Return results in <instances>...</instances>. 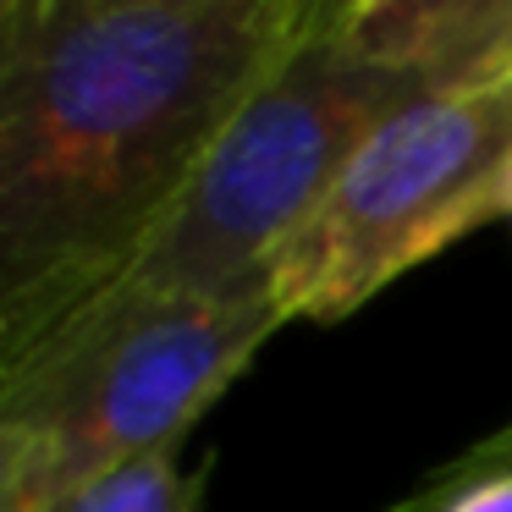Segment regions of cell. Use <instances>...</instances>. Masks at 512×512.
I'll return each mask as SVG.
<instances>
[{
  "mask_svg": "<svg viewBox=\"0 0 512 512\" xmlns=\"http://www.w3.org/2000/svg\"><path fill=\"white\" fill-rule=\"evenodd\" d=\"M309 17L314 0L0 6V369L133 265Z\"/></svg>",
  "mask_w": 512,
  "mask_h": 512,
  "instance_id": "cell-1",
  "label": "cell"
},
{
  "mask_svg": "<svg viewBox=\"0 0 512 512\" xmlns=\"http://www.w3.org/2000/svg\"><path fill=\"white\" fill-rule=\"evenodd\" d=\"M424 100L430 94L413 78L380 67L347 39L342 0H314L303 34L221 133L166 226L72 320H122L265 281L270 259L320 210L347 160L391 116Z\"/></svg>",
  "mask_w": 512,
  "mask_h": 512,
  "instance_id": "cell-2",
  "label": "cell"
},
{
  "mask_svg": "<svg viewBox=\"0 0 512 512\" xmlns=\"http://www.w3.org/2000/svg\"><path fill=\"white\" fill-rule=\"evenodd\" d=\"M281 325L270 276L204 303L67 320L0 369V512H50L94 479L182 446Z\"/></svg>",
  "mask_w": 512,
  "mask_h": 512,
  "instance_id": "cell-3",
  "label": "cell"
},
{
  "mask_svg": "<svg viewBox=\"0 0 512 512\" xmlns=\"http://www.w3.org/2000/svg\"><path fill=\"white\" fill-rule=\"evenodd\" d=\"M512 83L391 116L270 259L287 320L336 325L397 276L501 215Z\"/></svg>",
  "mask_w": 512,
  "mask_h": 512,
  "instance_id": "cell-4",
  "label": "cell"
},
{
  "mask_svg": "<svg viewBox=\"0 0 512 512\" xmlns=\"http://www.w3.org/2000/svg\"><path fill=\"white\" fill-rule=\"evenodd\" d=\"M342 28L430 100L512 83V0H342Z\"/></svg>",
  "mask_w": 512,
  "mask_h": 512,
  "instance_id": "cell-5",
  "label": "cell"
},
{
  "mask_svg": "<svg viewBox=\"0 0 512 512\" xmlns=\"http://www.w3.org/2000/svg\"><path fill=\"white\" fill-rule=\"evenodd\" d=\"M177 452L182 446H166V452L138 457V463L94 479L89 490H78V496L56 501L50 512H199L204 468L199 474H182Z\"/></svg>",
  "mask_w": 512,
  "mask_h": 512,
  "instance_id": "cell-6",
  "label": "cell"
},
{
  "mask_svg": "<svg viewBox=\"0 0 512 512\" xmlns=\"http://www.w3.org/2000/svg\"><path fill=\"white\" fill-rule=\"evenodd\" d=\"M397 512H512V474H485L468 485H424Z\"/></svg>",
  "mask_w": 512,
  "mask_h": 512,
  "instance_id": "cell-7",
  "label": "cell"
},
{
  "mask_svg": "<svg viewBox=\"0 0 512 512\" xmlns=\"http://www.w3.org/2000/svg\"><path fill=\"white\" fill-rule=\"evenodd\" d=\"M485 474H512V424L485 441H474L457 463H446L441 474H430L424 485H468V479H485Z\"/></svg>",
  "mask_w": 512,
  "mask_h": 512,
  "instance_id": "cell-8",
  "label": "cell"
},
{
  "mask_svg": "<svg viewBox=\"0 0 512 512\" xmlns=\"http://www.w3.org/2000/svg\"><path fill=\"white\" fill-rule=\"evenodd\" d=\"M501 215H512V166H507V177H501Z\"/></svg>",
  "mask_w": 512,
  "mask_h": 512,
  "instance_id": "cell-9",
  "label": "cell"
}]
</instances>
